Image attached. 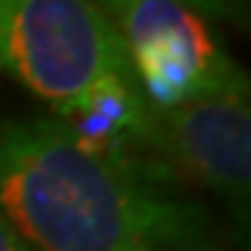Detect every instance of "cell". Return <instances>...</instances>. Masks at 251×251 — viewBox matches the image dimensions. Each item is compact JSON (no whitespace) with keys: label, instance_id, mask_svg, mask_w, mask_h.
<instances>
[{"label":"cell","instance_id":"1","mask_svg":"<svg viewBox=\"0 0 251 251\" xmlns=\"http://www.w3.org/2000/svg\"><path fill=\"white\" fill-rule=\"evenodd\" d=\"M153 153L87 151L59 117H0V212L34 251H215Z\"/></svg>","mask_w":251,"mask_h":251},{"label":"cell","instance_id":"2","mask_svg":"<svg viewBox=\"0 0 251 251\" xmlns=\"http://www.w3.org/2000/svg\"><path fill=\"white\" fill-rule=\"evenodd\" d=\"M0 73L56 112L103 75H134L123 36L95 0H0Z\"/></svg>","mask_w":251,"mask_h":251},{"label":"cell","instance_id":"3","mask_svg":"<svg viewBox=\"0 0 251 251\" xmlns=\"http://www.w3.org/2000/svg\"><path fill=\"white\" fill-rule=\"evenodd\" d=\"M128 48L134 78L153 109L249 92L246 73L232 62L201 14L176 0H95Z\"/></svg>","mask_w":251,"mask_h":251},{"label":"cell","instance_id":"4","mask_svg":"<svg viewBox=\"0 0 251 251\" xmlns=\"http://www.w3.org/2000/svg\"><path fill=\"white\" fill-rule=\"evenodd\" d=\"M148 148L173 173L221 198L237 218H249L251 109L249 92L153 109Z\"/></svg>","mask_w":251,"mask_h":251},{"label":"cell","instance_id":"5","mask_svg":"<svg viewBox=\"0 0 251 251\" xmlns=\"http://www.w3.org/2000/svg\"><path fill=\"white\" fill-rule=\"evenodd\" d=\"M181 6L193 9L201 17H212V20H229V23H246L249 9L246 0H176Z\"/></svg>","mask_w":251,"mask_h":251},{"label":"cell","instance_id":"6","mask_svg":"<svg viewBox=\"0 0 251 251\" xmlns=\"http://www.w3.org/2000/svg\"><path fill=\"white\" fill-rule=\"evenodd\" d=\"M0 251H34L0 212Z\"/></svg>","mask_w":251,"mask_h":251},{"label":"cell","instance_id":"7","mask_svg":"<svg viewBox=\"0 0 251 251\" xmlns=\"http://www.w3.org/2000/svg\"><path fill=\"white\" fill-rule=\"evenodd\" d=\"M137 251H165V249H137Z\"/></svg>","mask_w":251,"mask_h":251}]
</instances>
